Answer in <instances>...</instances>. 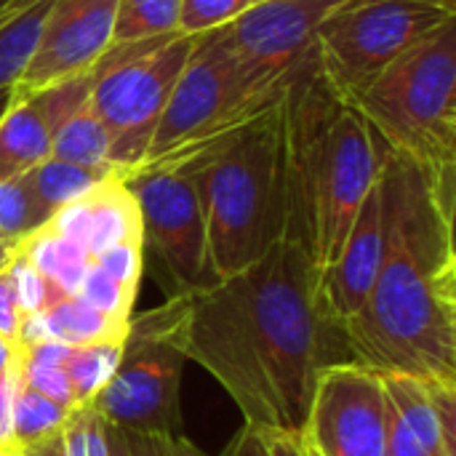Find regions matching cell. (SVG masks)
<instances>
[{
    "label": "cell",
    "instance_id": "6da1fadb",
    "mask_svg": "<svg viewBox=\"0 0 456 456\" xmlns=\"http://www.w3.org/2000/svg\"><path fill=\"white\" fill-rule=\"evenodd\" d=\"M182 350L259 433H302L321 374L358 363L313 256L291 238L238 275L190 291Z\"/></svg>",
    "mask_w": 456,
    "mask_h": 456
},
{
    "label": "cell",
    "instance_id": "7a4b0ae2",
    "mask_svg": "<svg viewBox=\"0 0 456 456\" xmlns=\"http://www.w3.org/2000/svg\"><path fill=\"white\" fill-rule=\"evenodd\" d=\"M385 254L366 305L345 323L353 358L456 387L454 190L436 187L379 139Z\"/></svg>",
    "mask_w": 456,
    "mask_h": 456
},
{
    "label": "cell",
    "instance_id": "3957f363",
    "mask_svg": "<svg viewBox=\"0 0 456 456\" xmlns=\"http://www.w3.org/2000/svg\"><path fill=\"white\" fill-rule=\"evenodd\" d=\"M286 238L323 275L379 176V136L323 75L315 45L291 72L281 99Z\"/></svg>",
    "mask_w": 456,
    "mask_h": 456
},
{
    "label": "cell",
    "instance_id": "277c9868",
    "mask_svg": "<svg viewBox=\"0 0 456 456\" xmlns=\"http://www.w3.org/2000/svg\"><path fill=\"white\" fill-rule=\"evenodd\" d=\"M174 166L198 184L211 283L238 275L286 238L281 102Z\"/></svg>",
    "mask_w": 456,
    "mask_h": 456
},
{
    "label": "cell",
    "instance_id": "5b68a950",
    "mask_svg": "<svg viewBox=\"0 0 456 456\" xmlns=\"http://www.w3.org/2000/svg\"><path fill=\"white\" fill-rule=\"evenodd\" d=\"M353 104L395 155L436 187H454L456 16L398 56Z\"/></svg>",
    "mask_w": 456,
    "mask_h": 456
},
{
    "label": "cell",
    "instance_id": "8992f818",
    "mask_svg": "<svg viewBox=\"0 0 456 456\" xmlns=\"http://www.w3.org/2000/svg\"><path fill=\"white\" fill-rule=\"evenodd\" d=\"M281 96L248 80L224 27L198 35L160 112L142 168L174 166L195 155L273 110Z\"/></svg>",
    "mask_w": 456,
    "mask_h": 456
},
{
    "label": "cell",
    "instance_id": "52a82bcc",
    "mask_svg": "<svg viewBox=\"0 0 456 456\" xmlns=\"http://www.w3.org/2000/svg\"><path fill=\"white\" fill-rule=\"evenodd\" d=\"M198 35L112 43L91 67V107L110 136V163L126 179L144 166L155 126Z\"/></svg>",
    "mask_w": 456,
    "mask_h": 456
},
{
    "label": "cell",
    "instance_id": "ba28073f",
    "mask_svg": "<svg viewBox=\"0 0 456 456\" xmlns=\"http://www.w3.org/2000/svg\"><path fill=\"white\" fill-rule=\"evenodd\" d=\"M187 302L190 291L131 315L118 369L91 401L107 425L131 433H182V374L187 363L182 329Z\"/></svg>",
    "mask_w": 456,
    "mask_h": 456
},
{
    "label": "cell",
    "instance_id": "9c48e42d",
    "mask_svg": "<svg viewBox=\"0 0 456 456\" xmlns=\"http://www.w3.org/2000/svg\"><path fill=\"white\" fill-rule=\"evenodd\" d=\"M454 16L409 0H347L321 21L315 56L329 83L353 102L398 56Z\"/></svg>",
    "mask_w": 456,
    "mask_h": 456
},
{
    "label": "cell",
    "instance_id": "30bf717a",
    "mask_svg": "<svg viewBox=\"0 0 456 456\" xmlns=\"http://www.w3.org/2000/svg\"><path fill=\"white\" fill-rule=\"evenodd\" d=\"M142 219V246L163 267L168 297L211 283L206 222L195 176L184 166H150L126 176Z\"/></svg>",
    "mask_w": 456,
    "mask_h": 456
},
{
    "label": "cell",
    "instance_id": "8fae6325",
    "mask_svg": "<svg viewBox=\"0 0 456 456\" xmlns=\"http://www.w3.org/2000/svg\"><path fill=\"white\" fill-rule=\"evenodd\" d=\"M347 0H262L224 24L227 40L248 80L283 94L291 72L315 45L321 21Z\"/></svg>",
    "mask_w": 456,
    "mask_h": 456
},
{
    "label": "cell",
    "instance_id": "7c38bea8",
    "mask_svg": "<svg viewBox=\"0 0 456 456\" xmlns=\"http://www.w3.org/2000/svg\"><path fill=\"white\" fill-rule=\"evenodd\" d=\"M310 456H385V393L363 363L321 374L302 430Z\"/></svg>",
    "mask_w": 456,
    "mask_h": 456
},
{
    "label": "cell",
    "instance_id": "4fadbf2b",
    "mask_svg": "<svg viewBox=\"0 0 456 456\" xmlns=\"http://www.w3.org/2000/svg\"><path fill=\"white\" fill-rule=\"evenodd\" d=\"M118 0H53L16 91H37L88 72L112 45Z\"/></svg>",
    "mask_w": 456,
    "mask_h": 456
},
{
    "label": "cell",
    "instance_id": "5bb4252c",
    "mask_svg": "<svg viewBox=\"0 0 456 456\" xmlns=\"http://www.w3.org/2000/svg\"><path fill=\"white\" fill-rule=\"evenodd\" d=\"M385 254V198L377 176L369 190L337 262L321 275V294L329 313L347 323L369 299Z\"/></svg>",
    "mask_w": 456,
    "mask_h": 456
},
{
    "label": "cell",
    "instance_id": "9a60e30c",
    "mask_svg": "<svg viewBox=\"0 0 456 456\" xmlns=\"http://www.w3.org/2000/svg\"><path fill=\"white\" fill-rule=\"evenodd\" d=\"M385 393V456H456L430 385L409 374L379 371Z\"/></svg>",
    "mask_w": 456,
    "mask_h": 456
},
{
    "label": "cell",
    "instance_id": "2e32d148",
    "mask_svg": "<svg viewBox=\"0 0 456 456\" xmlns=\"http://www.w3.org/2000/svg\"><path fill=\"white\" fill-rule=\"evenodd\" d=\"M48 227L80 243L91 259L110 246L142 240L139 203L128 182L120 176H107L83 198L61 206L51 216Z\"/></svg>",
    "mask_w": 456,
    "mask_h": 456
},
{
    "label": "cell",
    "instance_id": "e0dca14e",
    "mask_svg": "<svg viewBox=\"0 0 456 456\" xmlns=\"http://www.w3.org/2000/svg\"><path fill=\"white\" fill-rule=\"evenodd\" d=\"M51 152V131L29 94H13L0 118V179L24 174Z\"/></svg>",
    "mask_w": 456,
    "mask_h": 456
},
{
    "label": "cell",
    "instance_id": "ac0fdd59",
    "mask_svg": "<svg viewBox=\"0 0 456 456\" xmlns=\"http://www.w3.org/2000/svg\"><path fill=\"white\" fill-rule=\"evenodd\" d=\"M16 248L61 294H75L88 265H91V256L80 243L59 235L48 224L35 230L32 235H27Z\"/></svg>",
    "mask_w": 456,
    "mask_h": 456
},
{
    "label": "cell",
    "instance_id": "d6986e66",
    "mask_svg": "<svg viewBox=\"0 0 456 456\" xmlns=\"http://www.w3.org/2000/svg\"><path fill=\"white\" fill-rule=\"evenodd\" d=\"M48 155L102 176H115L110 163V136L91 104L77 110L53 131Z\"/></svg>",
    "mask_w": 456,
    "mask_h": 456
},
{
    "label": "cell",
    "instance_id": "ffe728a7",
    "mask_svg": "<svg viewBox=\"0 0 456 456\" xmlns=\"http://www.w3.org/2000/svg\"><path fill=\"white\" fill-rule=\"evenodd\" d=\"M123 342H96L67 347L61 369L72 393V403H91L118 369Z\"/></svg>",
    "mask_w": 456,
    "mask_h": 456
},
{
    "label": "cell",
    "instance_id": "44dd1931",
    "mask_svg": "<svg viewBox=\"0 0 456 456\" xmlns=\"http://www.w3.org/2000/svg\"><path fill=\"white\" fill-rule=\"evenodd\" d=\"M29 179H32L35 195H37V200H40V206H43V211L48 214V222H51V216L61 206L83 198L88 190H94L107 176L48 155L35 168H29Z\"/></svg>",
    "mask_w": 456,
    "mask_h": 456
},
{
    "label": "cell",
    "instance_id": "7402d4cb",
    "mask_svg": "<svg viewBox=\"0 0 456 456\" xmlns=\"http://www.w3.org/2000/svg\"><path fill=\"white\" fill-rule=\"evenodd\" d=\"M48 224V214L43 211L29 171L0 179V240L19 246L27 235Z\"/></svg>",
    "mask_w": 456,
    "mask_h": 456
},
{
    "label": "cell",
    "instance_id": "603a6c76",
    "mask_svg": "<svg viewBox=\"0 0 456 456\" xmlns=\"http://www.w3.org/2000/svg\"><path fill=\"white\" fill-rule=\"evenodd\" d=\"M182 0H118L112 43H131L179 32Z\"/></svg>",
    "mask_w": 456,
    "mask_h": 456
},
{
    "label": "cell",
    "instance_id": "cb8c5ba5",
    "mask_svg": "<svg viewBox=\"0 0 456 456\" xmlns=\"http://www.w3.org/2000/svg\"><path fill=\"white\" fill-rule=\"evenodd\" d=\"M67 414L69 409L53 403L51 398L19 382L13 398V446H29L59 436Z\"/></svg>",
    "mask_w": 456,
    "mask_h": 456
},
{
    "label": "cell",
    "instance_id": "d4e9b609",
    "mask_svg": "<svg viewBox=\"0 0 456 456\" xmlns=\"http://www.w3.org/2000/svg\"><path fill=\"white\" fill-rule=\"evenodd\" d=\"M61 454L107 456V422L91 403H77L69 409L61 428Z\"/></svg>",
    "mask_w": 456,
    "mask_h": 456
},
{
    "label": "cell",
    "instance_id": "484cf974",
    "mask_svg": "<svg viewBox=\"0 0 456 456\" xmlns=\"http://www.w3.org/2000/svg\"><path fill=\"white\" fill-rule=\"evenodd\" d=\"M77 297H83L88 305H94L96 310L118 318V321H131L134 315V302H136V294L126 291L120 283H115L102 267H96L94 262L88 265L77 291Z\"/></svg>",
    "mask_w": 456,
    "mask_h": 456
},
{
    "label": "cell",
    "instance_id": "4316f807",
    "mask_svg": "<svg viewBox=\"0 0 456 456\" xmlns=\"http://www.w3.org/2000/svg\"><path fill=\"white\" fill-rule=\"evenodd\" d=\"M251 0H182L179 5V32L182 35H203L219 29L238 19Z\"/></svg>",
    "mask_w": 456,
    "mask_h": 456
},
{
    "label": "cell",
    "instance_id": "83f0119b",
    "mask_svg": "<svg viewBox=\"0 0 456 456\" xmlns=\"http://www.w3.org/2000/svg\"><path fill=\"white\" fill-rule=\"evenodd\" d=\"M8 270H11V278H13V286H16V297H19V307H21V315H35L40 313L56 294H61L56 286H51L29 262L27 256L13 248L11 259H8Z\"/></svg>",
    "mask_w": 456,
    "mask_h": 456
},
{
    "label": "cell",
    "instance_id": "f1b7e54d",
    "mask_svg": "<svg viewBox=\"0 0 456 456\" xmlns=\"http://www.w3.org/2000/svg\"><path fill=\"white\" fill-rule=\"evenodd\" d=\"M91 262L96 267H102L126 291L139 294V281H142V270H144V246H142V240H126V243L110 246L102 254H96Z\"/></svg>",
    "mask_w": 456,
    "mask_h": 456
},
{
    "label": "cell",
    "instance_id": "f546056e",
    "mask_svg": "<svg viewBox=\"0 0 456 456\" xmlns=\"http://www.w3.org/2000/svg\"><path fill=\"white\" fill-rule=\"evenodd\" d=\"M134 456H211L200 452L182 433H131L126 430Z\"/></svg>",
    "mask_w": 456,
    "mask_h": 456
},
{
    "label": "cell",
    "instance_id": "4dcf8cb0",
    "mask_svg": "<svg viewBox=\"0 0 456 456\" xmlns=\"http://www.w3.org/2000/svg\"><path fill=\"white\" fill-rule=\"evenodd\" d=\"M21 307H19V297H16V286L11 278L8 265L0 270V339L8 347H16L19 342V331H21Z\"/></svg>",
    "mask_w": 456,
    "mask_h": 456
},
{
    "label": "cell",
    "instance_id": "1f68e13d",
    "mask_svg": "<svg viewBox=\"0 0 456 456\" xmlns=\"http://www.w3.org/2000/svg\"><path fill=\"white\" fill-rule=\"evenodd\" d=\"M19 387L16 355L11 353L8 366L0 371V452H11L13 446V398Z\"/></svg>",
    "mask_w": 456,
    "mask_h": 456
},
{
    "label": "cell",
    "instance_id": "d6a6232c",
    "mask_svg": "<svg viewBox=\"0 0 456 456\" xmlns=\"http://www.w3.org/2000/svg\"><path fill=\"white\" fill-rule=\"evenodd\" d=\"M267 456H310L302 433H262Z\"/></svg>",
    "mask_w": 456,
    "mask_h": 456
},
{
    "label": "cell",
    "instance_id": "836d02e7",
    "mask_svg": "<svg viewBox=\"0 0 456 456\" xmlns=\"http://www.w3.org/2000/svg\"><path fill=\"white\" fill-rule=\"evenodd\" d=\"M222 456H267V446H265V436L248 425H243V430L230 441V446L224 449Z\"/></svg>",
    "mask_w": 456,
    "mask_h": 456
},
{
    "label": "cell",
    "instance_id": "e575fe53",
    "mask_svg": "<svg viewBox=\"0 0 456 456\" xmlns=\"http://www.w3.org/2000/svg\"><path fill=\"white\" fill-rule=\"evenodd\" d=\"M8 456H64L61 454V433L40 441V444H29V446H13L11 452H5Z\"/></svg>",
    "mask_w": 456,
    "mask_h": 456
},
{
    "label": "cell",
    "instance_id": "d590c367",
    "mask_svg": "<svg viewBox=\"0 0 456 456\" xmlns=\"http://www.w3.org/2000/svg\"><path fill=\"white\" fill-rule=\"evenodd\" d=\"M107 456H134L126 430L107 425Z\"/></svg>",
    "mask_w": 456,
    "mask_h": 456
},
{
    "label": "cell",
    "instance_id": "8d00e7d4",
    "mask_svg": "<svg viewBox=\"0 0 456 456\" xmlns=\"http://www.w3.org/2000/svg\"><path fill=\"white\" fill-rule=\"evenodd\" d=\"M409 3H422V5L441 8V11H446V13H456V0H409Z\"/></svg>",
    "mask_w": 456,
    "mask_h": 456
},
{
    "label": "cell",
    "instance_id": "74e56055",
    "mask_svg": "<svg viewBox=\"0 0 456 456\" xmlns=\"http://www.w3.org/2000/svg\"><path fill=\"white\" fill-rule=\"evenodd\" d=\"M13 94H16V86H13V88H3V91H0V118H3V112L8 110V104H11Z\"/></svg>",
    "mask_w": 456,
    "mask_h": 456
},
{
    "label": "cell",
    "instance_id": "f35d334b",
    "mask_svg": "<svg viewBox=\"0 0 456 456\" xmlns=\"http://www.w3.org/2000/svg\"><path fill=\"white\" fill-rule=\"evenodd\" d=\"M13 248L16 246H11V243H5V240H0V270L8 265V259H11V254H13Z\"/></svg>",
    "mask_w": 456,
    "mask_h": 456
},
{
    "label": "cell",
    "instance_id": "ab89813d",
    "mask_svg": "<svg viewBox=\"0 0 456 456\" xmlns=\"http://www.w3.org/2000/svg\"><path fill=\"white\" fill-rule=\"evenodd\" d=\"M11 353H13V347H8V345L0 339V371L8 366V361H11Z\"/></svg>",
    "mask_w": 456,
    "mask_h": 456
},
{
    "label": "cell",
    "instance_id": "60d3db41",
    "mask_svg": "<svg viewBox=\"0 0 456 456\" xmlns=\"http://www.w3.org/2000/svg\"><path fill=\"white\" fill-rule=\"evenodd\" d=\"M13 3H16V0H0V13H3V11H5L8 5H13Z\"/></svg>",
    "mask_w": 456,
    "mask_h": 456
},
{
    "label": "cell",
    "instance_id": "b9f144b4",
    "mask_svg": "<svg viewBox=\"0 0 456 456\" xmlns=\"http://www.w3.org/2000/svg\"><path fill=\"white\" fill-rule=\"evenodd\" d=\"M0 456H8V454H5V452H0Z\"/></svg>",
    "mask_w": 456,
    "mask_h": 456
},
{
    "label": "cell",
    "instance_id": "7bdbcfd3",
    "mask_svg": "<svg viewBox=\"0 0 456 456\" xmlns=\"http://www.w3.org/2000/svg\"><path fill=\"white\" fill-rule=\"evenodd\" d=\"M251 3H262V0H251Z\"/></svg>",
    "mask_w": 456,
    "mask_h": 456
}]
</instances>
